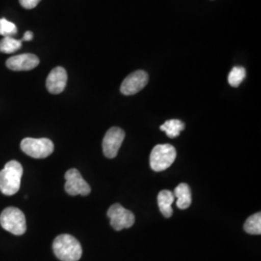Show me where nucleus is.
<instances>
[{"instance_id": "f257e3e1", "label": "nucleus", "mask_w": 261, "mask_h": 261, "mask_svg": "<svg viewBox=\"0 0 261 261\" xmlns=\"http://www.w3.org/2000/svg\"><path fill=\"white\" fill-rule=\"evenodd\" d=\"M23 168L17 161H10L0 170V192L5 196H13L19 192Z\"/></svg>"}, {"instance_id": "dca6fc26", "label": "nucleus", "mask_w": 261, "mask_h": 261, "mask_svg": "<svg viewBox=\"0 0 261 261\" xmlns=\"http://www.w3.org/2000/svg\"><path fill=\"white\" fill-rule=\"evenodd\" d=\"M21 41L13 37H4L0 41V51L3 54H12L21 47Z\"/></svg>"}, {"instance_id": "9d476101", "label": "nucleus", "mask_w": 261, "mask_h": 261, "mask_svg": "<svg viewBox=\"0 0 261 261\" xmlns=\"http://www.w3.org/2000/svg\"><path fill=\"white\" fill-rule=\"evenodd\" d=\"M39 63H40V59L38 58L37 56L32 54H24V55L10 57L9 59H7L6 61V66L12 71L20 72V71H30L36 68L39 65Z\"/></svg>"}, {"instance_id": "20e7f679", "label": "nucleus", "mask_w": 261, "mask_h": 261, "mask_svg": "<svg viewBox=\"0 0 261 261\" xmlns=\"http://www.w3.org/2000/svg\"><path fill=\"white\" fill-rule=\"evenodd\" d=\"M176 156V150L172 145L158 144L150 154V167L154 171H164L174 163Z\"/></svg>"}, {"instance_id": "6e6552de", "label": "nucleus", "mask_w": 261, "mask_h": 261, "mask_svg": "<svg viewBox=\"0 0 261 261\" xmlns=\"http://www.w3.org/2000/svg\"><path fill=\"white\" fill-rule=\"evenodd\" d=\"M125 139L124 130L118 127H112L105 135L103 152L107 158H115Z\"/></svg>"}, {"instance_id": "7ed1b4c3", "label": "nucleus", "mask_w": 261, "mask_h": 261, "mask_svg": "<svg viewBox=\"0 0 261 261\" xmlns=\"http://www.w3.org/2000/svg\"><path fill=\"white\" fill-rule=\"evenodd\" d=\"M0 225L14 235H22L27 231L25 216L16 207H8L0 215Z\"/></svg>"}, {"instance_id": "aec40b11", "label": "nucleus", "mask_w": 261, "mask_h": 261, "mask_svg": "<svg viewBox=\"0 0 261 261\" xmlns=\"http://www.w3.org/2000/svg\"><path fill=\"white\" fill-rule=\"evenodd\" d=\"M33 39V33L31 32V31H27L25 33H24V35H23V38L20 40L21 42L22 41H31Z\"/></svg>"}, {"instance_id": "f03ea898", "label": "nucleus", "mask_w": 261, "mask_h": 261, "mask_svg": "<svg viewBox=\"0 0 261 261\" xmlns=\"http://www.w3.org/2000/svg\"><path fill=\"white\" fill-rule=\"evenodd\" d=\"M56 257L61 261H77L83 255L82 245L70 234L57 236L53 244Z\"/></svg>"}, {"instance_id": "f3484780", "label": "nucleus", "mask_w": 261, "mask_h": 261, "mask_svg": "<svg viewBox=\"0 0 261 261\" xmlns=\"http://www.w3.org/2000/svg\"><path fill=\"white\" fill-rule=\"evenodd\" d=\"M246 77V70L241 66H236L233 67L230 73L228 74V84H230L232 87H238L240 84H242L243 81Z\"/></svg>"}, {"instance_id": "0eeeda50", "label": "nucleus", "mask_w": 261, "mask_h": 261, "mask_svg": "<svg viewBox=\"0 0 261 261\" xmlns=\"http://www.w3.org/2000/svg\"><path fill=\"white\" fill-rule=\"evenodd\" d=\"M65 191L70 196H88L91 193V188L84 180L80 171L75 168L69 169L65 173Z\"/></svg>"}, {"instance_id": "2eb2a0df", "label": "nucleus", "mask_w": 261, "mask_h": 261, "mask_svg": "<svg viewBox=\"0 0 261 261\" xmlns=\"http://www.w3.org/2000/svg\"><path fill=\"white\" fill-rule=\"evenodd\" d=\"M244 229L247 233L252 235L261 234V213H255L249 217L244 224Z\"/></svg>"}, {"instance_id": "4468645a", "label": "nucleus", "mask_w": 261, "mask_h": 261, "mask_svg": "<svg viewBox=\"0 0 261 261\" xmlns=\"http://www.w3.org/2000/svg\"><path fill=\"white\" fill-rule=\"evenodd\" d=\"M160 129L165 132L168 138L174 139L177 138L180 133L185 129V124L184 122L178 119H170L165 122L163 125H161Z\"/></svg>"}, {"instance_id": "9b49d317", "label": "nucleus", "mask_w": 261, "mask_h": 261, "mask_svg": "<svg viewBox=\"0 0 261 261\" xmlns=\"http://www.w3.org/2000/svg\"><path fill=\"white\" fill-rule=\"evenodd\" d=\"M68 75L63 67H56L48 74L46 82L47 91L49 93L60 94L64 91L67 84Z\"/></svg>"}, {"instance_id": "39448f33", "label": "nucleus", "mask_w": 261, "mask_h": 261, "mask_svg": "<svg viewBox=\"0 0 261 261\" xmlns=\"http://www.w3.org/2000/svg\"><path fill=\"white\" fill-rule=\"evenodd\" d=\"M20 149L31 158L45 159L53 154L55 144L51 140L45 138H25L20 142Z\"/></svg>"}, {"instance_id": "a211bd4d", "label": "nucleus", "mask_w": 261, "mask_h": 261, "mask_svg": "<svg viewBox=\"0 0 261 261\" xmlns=\"http://www.w3.org/2000/svg\"><path fill=\"white\" fill-rule=\"evenodd\" d=\"M18 33L16 24L5 19H0V35L3 37H12Z\"/></svg>"}, {"instance_id": "f8f14e48", "label": "nucleus", "mask_w": 261, "mask_h": 261, "mask_svg": "<svg viewBox=\"0 0 261 261\" xmlns=\"http://www.w3.org/2000/svg\"><path fill=\"white\" fill-rule=\"evenodd\" d=\"M175 196L172 192L168 190L161 191L158 195V205L161 213L166 218H170L173 214L172 204L174 202Z\"/></svg>"}, {"instance_id": "423d86ee", "label": "nucleus", "mask_w": 261, "mask_h": 261, "mask_svg": "<svg viewBox=\"0 0 261 261\" xmlns=\"http://www.w3.org/2000/svg\"><path fill=\"white\" fill-rule=\"evenodd\" d=\"M108 217L112 227L120 231L124 228H130L135 224V215L130 210L124 208L121 204H113L108 210Z\"/></svg>"}, {"instance_id": "ddd939ff", "label": "nucleus", "mask_w": 261, "mask_h": 261, "mask_svg": "<svg viewBox=\"0 0 261 261\" xmlns=\"http://www.w3.org/2000/svg\"><path fill=\"white\" fill-rule=\"evenodd\" d=\"M174 196L177 197L176 205L179 209L185 210L192 204L191 188L186 183L179 184L174 190Z\"/></svg>"}, {"instance_id": "6ab92c4d", "label": "nucleus", "mask_w": 261, "mask_h": 261, "mask_svg": "<svg viewBox=\"0 0 261 261\" xmlns=\"http://www.w3.org/2000/svg\"><path fill=\"white\" fill-rule=\"evenodd\" d=\"M19 4L24 9H33L41 2V0H19Z\"/></svg>"}, {"instance_id": "1a4fd4ad", "label": "nucleus", "mask_w": 261, "mask_h": 261, "mask_svg": "<svg viewBox=\"0 0 261 261\" xmlns=\"http://www.w3.org/2000/svg\"><path fill=\"white\" fill-rule=\"evenodd\" d=\"M149 76L145 71L139 70L128 75L121 84L120 91L123 95L130 96L140 92L148 84Z\"/></svg>"}]
</instances>
